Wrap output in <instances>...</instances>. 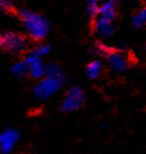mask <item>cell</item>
Instances as JSON below:
<instances>
[{"instance_id": "8fae6325", "label": "cell", "mask_w": 146, "mask_h": 154, "mask_svg": "<svg viewBox=\"0 0 146 154\" xmlns=\"http://www.w3.org/2000/svg\"><path fill=\"white\" fill-rule=\"evenodd\" d=\"M132 24L134 28L140 29L146 24V7L141 8L132 18Z\"/></svg>"}, {"instance_id": "9c48e42d", "label": "cell", "mask_w": 146, "mask_h": 154, "mask_svg": "<svg viewBox=\"0 0 146 154\" xmlns=\"http://www.w3.org/2000/svg\"><path fill=\"white\" fill-rule=\"evenodd\" d=\"M99 17H102L105 19H108L110 21H113V20L117 18V8H115V5L111 2H103L99 8Z\"/></svg>"}, {"instance_id": "7c38bea8", "label": "cell", "mask_w": 146, "mask_h": 154, "mask_svg": "<svg viewBox=\"0 0 146 154\" xmlns=\"http://www.w3.org/2000/svg\"><path fill=\"white\" fill-rule=\"evenodd\" d=\"M44 69H45V76H48V77H57V76H63V75H65L59 65H58L57 63H54V62H52V63H50V64H47V65H45Z\"/></svg>"}, {"instance_id": "4fadbf2b", "label": "cell", "mask_w": 146, "mask_h": 154, "mask_svg": "<svg viewBox=\"0 0 146 154\" xmlns=\"http://www.w3.org/2000/svg\"><path fill=\"white\" fill-rule=\"evenodd\" d=\"M100 0H87V14L92 21L97 18L100 8Z\"/></svg>"}, {"instance_id": "ac0fdd59", "label": "cell", "mask_w": 146, "mask_h": 154, "mask_svg": "<svg viewBox=\"0 0 146 154\" xmlns=\"http://www.w3.org/2000/svg\"><path fill=\"white\" fill-rule=\"evenodd\" d=\"M105 2H111L113 3V5H117V3H119L121 1V0H103Z\"/></svg>"}, {"instance_id": "e0dca14e", "label": "cell", "mask_w": 146, "mask_h": 154, "mask_svg": "<svg viewBox=\"0 0 146 154\" xmlns=\"http://www.w3.org/2000/svg\"><path fill=\"white\" fill-rule=\"evenodd\" d=\"M0 8L6 12H14V7L10 0H0Z\"/></svg>"}, {"instance_id": "5b68a950", "label": "cell", "mask_w": 146, "mask_h": 154, "mask_svg": "<svg viewBox=\"0 0 146 154\" xmlns=\"http://www.w3.org/2000/svg\"><path fill=\"white\" fill-rule=\"evenodd\" d=\"M105 58L108 66L115 73H123L130 67V58L124 51L111 50Z\"/></svg>"}, {"instance_id": "d6986e66", "label": "cell", "mask_w": 146, "mask_h": 154, "mask_svg": "<svg viewBox=\"0 0 146 154\" xmlns=\"http://www.w3.org/2000/svg\"><path fill=\"white\" fill-rule=\"evenodd\" d=\"M38 154H41V153H38Z\"/></svg>"}, {"instance_id": "6da1fadb", "label": "cell", "mask_w": 146, "mask_h": 154, "mask_svg": "<svg viewBox=\"0 0 146 154\" xmlns=\"http://www.w3.org/2000/svg\"><path fill=\"white\" fill-rule=\"evenodd\" d=\"M19 18L24 24L26 32L35 41H41L47 35L50 31V23L46 18L38 13L31 12L29 10H21Z\"/></svg>"}, {"instance_id": "5bb4252c", "label": "cell", "mask_w": 146, "mask_h": 154, "mask_svg": "<svg viewBox=\"0 0 146 154\" xmlns=\"http://www.w3.org/2000/svg\"><path fill=\"white\" fill-rule=\"evenodd\" d=\"M11 72H12V74L14 75L16 77H21L26 76L28 74V67H26V65L24 62H19V63H16V64L13 65L12 68H11Z\"/></svg>"}, {"instance_id": "8992f818", "label": "cell", "mask_w": 146, "mask_h": 154, "mask_svg": "<svg viewBox=\"0 0 146 154\" xmlns=\"http://www.w3.org/2000/svg\"><path fill=\"white\" fill-rule=\"evenodd\" d=\"M23 62L26 63L28 67V74L35 79H41L45 76V69L44 65L42 64L41 57L38 56L35 51H30L26 53Z\"/></svg>"}, {"instance_id": "52a82bcc", "label": "cell", "mask_w": 146, "mask_h": 154, "mask_svg": "<svg viewBox=\"0 0 146 154\" xmlns=\"http://www.w3.org/2000/svg\"><path fill=\"white\" fill-rule=\"evenodd\" d=\"M112 22L113 21H110V20L105 19L102 17L97 16V18L93 20V32H95V34L102 38H110L114 32V26Z\"/></svg>"}, {"instance_id": "9a60e30c", "label": "cell", "mask_w": 146, "mask_h": 154, "mask_svg": "<svg viewBox=\"0 0 146 154\" xmlns=\"http://www.w3.org/2000/svg\"><path fill=\"white\" fill-rule=\"evenodd\" d=\"M110 51H111V48H107V46H105V45L99 43V42H96L95 44L92 45V52H93V54L98 55L100 57L105 58L108 56L109 53H110Z\"/></svg>"}, {"instance_id": "ba28073f", "label": "cell", "mask_w": 146, "mask_h": 154, "mask_svg": "<svg viewBox=\"0 0 146 154\" xmlns=\"http://www.w3.org/2000/svg\"><path fill=\"white\" fill-rule=\"evenodd\" d=\"M20 138V133L14 129L8 128L0 134V150L5 154L9 153L17 141Z\"/></svg>"}, {"instance_id": "277c9868", "label": "cell", "mask_w": 146, "mask_h": 154, "mask_svg": "<svg viewBox=\"0 0 146 154\" xmlns=\"http://www.w3.org/2000/svg\"><path fill=\"white\" fill-rule=\"evenodd\" d=\"M85 103V93L80 87H71L67 91L63 103L60 105V110L63 112H71L81 108Z\"/></svg>"}, {"instance_id": "2e32d148", "label": "cell", "mask_w": 146, "mask_h": 154, "mask_svg": "<svg viewBox=\"0 0 146 154\" xmlns=\"http://www.w3.org/2000/svg\"><path fill=\"white\" fill-rule=\"evenodd\" d=\"M35 53L42 57V56H45V55H47L51 51V46L50 45H46V44H42V45H38L36 48H34Z\"/></svg>"}, {"instance_id": "7a4b0ae2", "label": "cell", "mask_w": 146, "mask_h": 154, "mask_svg": "<svg viewBox=\"0 0 146 154\" xmlns=\"http://www.w3.org/2000/svg\"><path fill=\"white\" fill-rule=\"evenodd\" d=\"M64 83H65V75L57 77L44 76L40 80V83L34 87L33 93L38 99L45 100L53 94L58 91L63 87Z\"/></svg>"}, {"instance_id": "30bf717a", "label": "cell", "mask_w": 146, "mask_h": 154, "mask_svg": "<svg viewBox=\"0 0 146 154\" xmlns=\"http://www.w3.org/2000/svg\"><path fill=\"white\" fill-rule=\"evenodd\" d=\"M102 72V64L99 60H95V61L90 62L86 66V75L90 79H96L100 76Z\"/></svg>"}, {"instance_id": "3957f363", "label": "cell", "mask_w": 146, "mask_h": 154, "mask_svg": "<svg viewBox=\"0 0 146 154\" xmlns=\"http://www.w3.org/2000/svg\"><path fill=\"white\" fill-rule=\"evenodd\" d=\"M28 46L26 38L17 32L0 33V48L8 53H22Z\"/></svg>"}]
</instances>
